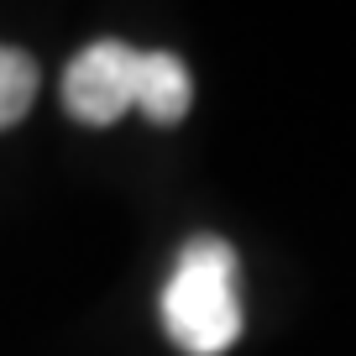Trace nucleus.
<instances>
[{"instance_id": "obj_1", "label": "nucleus", "mask_w": 356, "mask_h": 356, "mask_svg": "<svg viewBox=\"0 0 356 356\" xmlns=\"http://www.w3.org/2000/svg\"><path fill=\"white\" fill-rule=\"evenodd\" d=\"M189 100L194 79L173 53H142L115 37L89 42L63 74V105L84 126H111L126 111H142L152 126H178Z\"/></svg>"}, {"instance_id": "obj_2", "label": "nucleus", "mask_w": 356, "mask_h": 356, "mask_svg": "<svg viewBox=\"0 0 356 356\" xmlns=\"http://www.w3.org/2000/svg\"><path fill=\"white\" fill-rule=\"evenodd\" d=\"M163 330L178 351L220 356L241 341V293H236V252L220 236H194L173 262L163 289Z\"/></svg>"}, {"instance_id": "obj_3", "label": "nucleus", "mask_w": 356, "mask_h": 356, "mask_svg": "<svg viewBox=\"0 0 356 356\" xmlns=\"http://www.w3.org/2000/svg\"><path fill=\"white\" fill-rule=\"evenodd\" d=\"M32 100H37V63L0 42V131L22 121L32 111Z\"/></svg>"}]
</instances>
